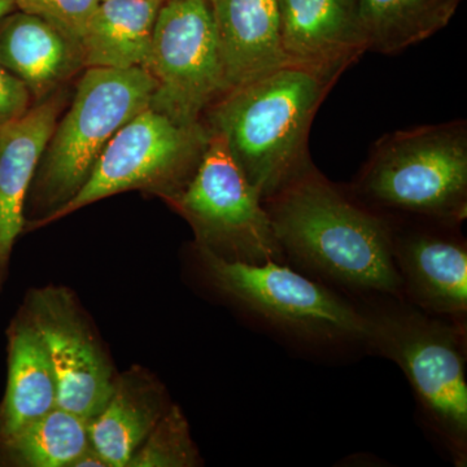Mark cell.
I'll use <instances>...</instances> for the list:
<instances>
[{
	"mask_svg": "<svg viewBox=\"0 0 467 467\" xmlns=\"http://www.w3.org/2000/svg\"><path fill=\"white\" fill-rule=\"evenodd\" d=\"M0 66L41 101L84 67V61L78 48L54 26L16 9L0 21Z\"/></svg>",
	"mask_w": 467,
	"mask_h": 467,
	"instance_id": "cell-15",
	"label": "cell"
},
{
	"mask_svg": "<svg viewBox=\"0 0 467 467\" xmlns=\"http://www.w3.org/2000/svg\"><path fill=\"white\" fill-rule=\"evenodd\" d=\"M229 91L285 67L278 0H211Z\"/></svg>",
	"mask_w": 467,
	"mask_h": 467,
	"instance_id": "cell-14",
	"label": "cell"
},
{
	"mask_svg": "<svg viewBox=\"0 0 467 467\" xmlns=\"http://www.w3.org/2000/svg\"><path fill=\"white\" fill-rule=\"evenodd\" d=\"M161 2H167V0H161Z\"/></svg>",
	"mask_w": 467,
	"mask_h": 467,
	"instance_id": "cell-26",
	"label": "cell"
},
{
	"mask_svg": "<svg viewBox=\"0 0 467 467\" xmlns=\"http://www.w3.org/2000/svg\"><path fill=\"white\" fill-rule=\"evenodd\" d=\"M32 92L21 79L0 66V128L32 109Z\"/></svg>",
	"mask_w": 467,
	"mask_h": 467,
	"instance_id": "cell-23",
	"label": "cell"
},
{
	"mask_svg": "<svg viewBox=\"0 0 467 467\" xmlns=\"http://www.w3.org/2000/svg\"><path fill=\"white\" fill-rule=\"evenodd\" d=\"M24 317L47 352L57 383V407L91 420L109 400L113 379L106 353L63 288L33 292Z\"/></svg>",
	"mask_w": 467,
	"mask_h": 467,
	"instance_id": "cell-10",
	"label": "cell"
},
{
	"mask_svg": "<svg viewBox=\"0 0 467 467\" xmlns=\"http://www.w3.org/2000/svg\"><path fill=\"white\" fill-rule=\"evenodd\" d=\"M155 88V79L144 67H86L69 109L55 126L27 193L42 218L81 190L113 135L149 109Z\"/></svg>",
	"mask_w": 467,
	"mask_h": 467,
	"instance_id": "cell-5",
	"label": "cell"
},
{
	"mask_svg": "<svg viewBox=\"0 0 467 467\" xmlns=\"http://www.w3.org/2000/svg\"><path fill=\"white\" fill-rule=\"evenodd\" d=\"M63 107L64 98L52 94L0 128V285L26 225L24 207L34 174Z\"/></svg>",
	"mask_w": 467,
	"mask_h": 467,
	"instance_id": "cell-13",
	"label": "cell"
},
{
	"mask_svg": "<svg viewBox=\"0 0 467 467\" xmlns=\"http://www.w3.org/2000/svg\"><path fill=\"white\" fill-rule=\"evenodd\" d=\"M218 290L279 333L317 346L367 343L365 312L285 263H234L198 250Z\"/></svg>",
	"mask_w": 467,
	"mask_h": 467,
	"instance_id": "cell-6",
	"label": "cell"
},
{
	"mask_svg": "<svg viewBox=\"0 0 467 467\" xmlns=\"http://www.w3.org/2000/svg\"><path fill=\"white\" fill-rule=\"evenodd\" d=\"M88 422L57 407L0 441V451L17 466L72 467L91 445Z\"/></svg>",
	"mask_w": 467,
	"mask_h": 467,
	"instance_id": "cell-20",
	"label": "cell"
},
{
	"mask_svg": "<svg viewBox=\"0 0 467 467\" xmlns=\"http://www.w3.org/2000/svg\"><path fill=\"white\" fill-rule=\"evenodd\" d=\"M57 408V383L47 352L26 317L9 331L8 380L0 404V441Z\"/></svg>",
	"mask_w": 467,
	"mask_h": 467,
	"instance_id": "cell-17",
	"label": "cell"
},
{
	"mask_svg": "<svg viewBox=\"0 0 467 467\" xmlns=\"http://www.w3.org/2000/svg\"><path fill=\"white\" fill-rule=\"evenodd\" d=\"M165 202L192 227L198 250L251 265L285 263L263 199L218 135L211 133L192 180Z\"/></svg>",
	"mask_w": 467,
	"mask_h": 467,
	"instance_id": "cell-8",
	"label": "cell"
},
{
	"mask_svg": "<svg viewBox=\"0 0 467 467\" xmlns=\"http://www.w3.org/2000/svg\"><path fill=\"white\" fill-rule=\"evenodd\" d=\"M144 69L155 79L150 107L182 125L202 122L226 92L211 0H167Z\"/></svg>",
	"mask_w": 467,
	"mask_h": 467,
	"instance_id": "cell-9",
	"label": "cell"
},
{
	"mask_svg": "<svg viewBox=\"0 0 467 467\" xmlns=\"http://www.w3.org/2000/svg\"><path fill=\"white\" fill-rule=\"evenodd\" d=\"M161 0H100L81 43L85 67L147 66Z\"/></svg>",
	"mask_w": 467,
	"mask_h": 467,
	"instance_id": "cell-18",
	"label": "cell"
},
{
	"mask_svg": "<svg viewBox=\"0 0 467 467\" xmlns=\"http://www.w3.org/2000/svg\"><path fill=\"white\" fill-rule=\"evenodd\" d=\"M16 3L15 0H0V21L7 17L12 12L16 11Z\"/></svg>",
	"mask_w": 467,
	"mask_h": 467,
	"instance_id": "cell-25",
	"label": "cell"
},
{
	"mask_svg": "<svg viewBox=\"0 0 467 467\" xmlns=\"http://www.w3.org/2000/svg\"><path fill=\"white\" fill-rule=\"evenodd\" d=\"M285 67L337 82L368 51L359 0H278Z\"/></svg>",
	"mask_w": 467,
	"mask_h": 467,
	"instance_id": "cell-12",
	"label": "cell"
},
{
	"mask_svg": "<svg viewBox=\"0 0 467 467\" xmlns=\"http://www.w3.org/2000/svg\"><path fill=\"white\" fill-rule=\"evenodd\" d=\"M335 84L281 67L226 92L205 112L202 122L225 142L263 202L313 164L310 126Z\"/></svg>",
	"mask_w": 467,
	"mask_h": 467,
	"instance_id": "cell-2",
	"label": "cell"
},
{
	"mask_svg": "<svg viewBox=\"0 0 467 467\" xmlns=\"http://www.w3.org/2000/svg\"><path fill=\"white\" fill-rule=\"evenodd\" d=\"M90 466H97V467H106L107 463L104 462V460L101 459V456L99 453H98L97 451L92 448V445L84 451V453L81 454V456L78 457L73 462L72 467H90ZM109 467V466H107Z\"/></svg>",
	"mask_w": 467,
	"mask_h": 467,
	"instance_id": "cell-24",
	"label": "cell"
},
{
	"mask_svg": "<svg viewBox=\"0 0 467 467\" xmlns=\"http://www.w3.org/2000/svg\"><path fill=\"white\" fill-rule=\"evenodd\" d=\"M349 190L387 217L460 226L467 216L466 121L384 135Z\"/></svg>",
	"mask_w": 467,
	"mask_h": 467,
	"instance_id": "cell-3",
	"label": "cell"
},
{
	"mask_svg": "<svg viewBox=\"0 0 467 467\" xmlns=\"http://www.w3.org/2000/svg\"><path fill=\"white\" fill-rule=\"evenodd\" d=\"M201 463L186 418L180 408L171 407L160 418L129 466L192 467Z\"/></svg>",
	"mask_w": 467,
	"mask_h": 467,
	"instance_id": "cell-21",
	"label": "cell"
},
{
	"mask_svg": "<svg viewBox=\"0 0 467 467\" xmlns=\"http://www.w3.org/2000/svg\"><path fill=\"white\" fill-rule=\"evenodd\" d=\"M264 205L285 260L348 290L404 299L391 218L331 182L315 164Z\"/></svg>",
	"mask_w": 467,
	"mask_h": 467,
	"instance_id": "cell-1",
	"label": "cell"
},
{
	"mask_svg": "<svg viewBox=\"0 0 467 467\" xmlns=\"http://www.w3.org/2000/svg\"><path fill=\"white\" fill-rule=\"evenodd\" d=\"M167 411L158 384L126 374L103 409L88 422L92 448L109 467L129 466L134 454Z\"/></svg>",
	"mask_w": 467,
	"mask_h": 467,
	"instance_id": "cell-16",
	"label": "cell"
},
{
	"mask_svg": "<svg viewBox=\"0 0 467 467\" xmlns=\"http://www.w3.org/2000/svg\"><path fill=\"white\" fill-rule=\"evenodd\" d=\"M18 11L41 17L81 52L86 29L100 0H15Z\"/></svg>",
	"mask_w": 467,
	"mask_h": 467,
	"instance_id": "cell-22",
	"label": "cell"
},
{
	"mask_svg": "<svg viewBox=\"0 0 467 467\" xmlns=\"http://www.w3.org/2000/svg\"><path fill=\"white\" fill-rule=\"evenodd\" d=\"M400 230L393 225V259L402 292L416 308L466 326L467 247L459 226L420 221Z\"/></svg>",
	"mask_w": 467,
	"mask_h": 467,
	"instance_id": "cell-11",
	"label": "cell"
},
{
	"mask_svg": "<svg viewBox=\"0 0 467 467\" xmlns=\"http://www.w3.org/2000/svg\"><path fill=\"white\" fill-rule=\"evenodd\" d=\"M209 140L204 122L178 124L149 107L113 135L81 190L63 207L36 221V226L131 190L168 201L192 180Z\"/></svg>",
	"mask_w": 467,
	"mask_h": 467,
	"instance_id": "cell-7",
	"label": "cell"
},
{
	"mask_svg": "<svg viewBox=\"0 0 467 467\" xmlns=\"http://www.w3.org/2000/svg\"><path fill=\"white\" fill-rule=\"evenodd\" d=\"M462 0H359L368 51L393 55L450 24Z\"/></svg>",
	"mask_w": 467,
	"mask_h": 467,
	"instance_id": "cell-19",
	"label": "cell"
},
{
	"mask_svg": "<svg viewBox=\"0 0 467 467\" xmlns=\"http://www.w3.org/2000/svg\"><path fill=\"white\" fill-rule=\"evenodd\" d=\"M367 344L407 377L423 420L450 453L467 465L466 326L416 306L365 312Z\"/></svg>",
	"mask_w": 467,
	"mask_h": 467,
	"instance_id": "cell-4",
	"label": "cell"
}]
</instances>
